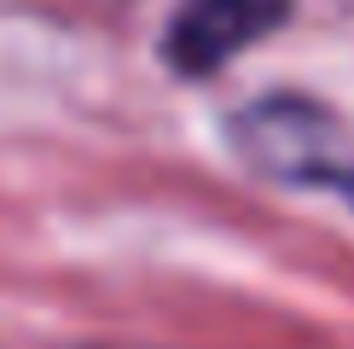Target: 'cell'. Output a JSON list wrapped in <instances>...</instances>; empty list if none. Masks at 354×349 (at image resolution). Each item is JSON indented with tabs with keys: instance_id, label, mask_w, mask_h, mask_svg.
I'll use <instances>...</instances> for the list:
<instances>
[{
	"instance_id": "1",
	"label": "cell",
	"mask_w": 354,
	"mask_h": 349,
	"mask_svg": "<svg viewBox=\"0 0 354 349\" xmlns=\"http://www.w3.org/2000/svg\"><path fill=\"white\" fill-rule=\"evenodd\" d=\"M227 140L256 174L302 193H331L354 210V134L326 105L297 93H261L232 111Z\"/></svg>"
},
{
	"instance_id": "2",
	"label": "cell",
	"mask_w": 354,
	"mask_h": 349,
	"mask_svg": "<svg viewBox=\"0 0 354 349\" xmlns=\"http://www.w3.org/2000/svg\"><path fill=\"white\" fill-rule=\"evenodd\" d=\"M285 12L290 0H174V18L163 29V58L180 76H215L244 47L273 35Z\"/></svg>"
}]
</instances>
